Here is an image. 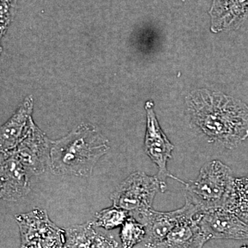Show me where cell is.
Listing matches in <instances>:
<instances>
[{"instance_id":"1","label":"cell","mask_w":248,"mask_h":248,"mask_svg":"<svg viewBox=\"0 0 248 248\" xmlns=\"http://www.w3.org/2000/svg\"><path fill=\"white\" fill-rule=\"evenodd\" d=\"M192 122L212 141L234 149L248 138V106L221 93L196 90L187 98Z\"/></svg>"},{"instance_id":"7","label":"cell","mask_w":248,"mask_h":248,"mask_svg":"<svg viewBox=\"0 0 248 248\" xmlns=\"http://www.w3.org/2000/svg\"><path fill=\"white\" fill-rule=\"evenodd\" d=\"M199 213L200 211L195 205L186 200L182 208L174 211L159 212L151 208L134 217L146 228L143 243L147 248H151L162 242L183 219Z\"/></svg>"},{"instance_id":"17","label":"cell","mask_w":248,"mask_h":248,"mask_svg":"<svg viewBox=\"0 0 248 248\" xmlns=\"http://www.w3.org/2000/svg\"><path fill=\"white\" fill-rule=\"evenodd\" d=\"M130 216L129 212L112 205L96 213L93 223L95 227L110 231L122 227Z\"/></svg>"},{"instance_id":"18","label":"cell","mask_w":248,"mask_h":248,"mask_svg":"<svg viewBox=\"0 0 248 248\" xmlns=\"http://www.w3.org/2000/svg\"><path fill=\"white\" fill-rule=\"evenodd\" d=\"M91 248H119V243L113 235L97 232Z\"/></svg>"},{"instance_id":"20","label":"cell","mask_w":248,"mask_h":248,"mask_svg":"<svg viewBox=\"0 0 248 248\" xmlns=\"http://www.w3.org/2000/svg\"></svg>"},{"instance_id":"5","label":"cell","mask_w":248,"mask_h":248,"mask_svg":"<svg viewBox=\"0 0 248 248\" xmlns=\"http://www.w3.org/2000/svg\"><path fill=\"white\" fill-rule=\"evenodd\" d=\"M21 236V248H63L65 231L49 218L43 209L35 208L16 217Z\"/></svg>"},{"instance_id":"12","label":"cell","mask_w":248,"mask_h":248,"mask_svg":"<svg viewBox=\"0 0 248 248\" xmlns=\"http://www.w3.org/2000/svg\"><path fill=\"white\" fill-rule=\"evenodd\" d=\"M33 100L32 97L27 98L18 108L14 115L1 126L0 134L1 153L13 151L27 135L32 120Z\"/></svg>"},{"instance_id":"9","label":"cell","mask_w":248,"mask_h":248,"mask_svg":"<svg viewBox=\"0 0 248 248\" xmlns=\"http://www.w3.org/2000/svg\"><path fill=\"white\" fill-rule=\"evenodd\" d=\"M50 141L34 122L22 141L11 151L32 175L45 172L50 166Z\"/></svg>"},{"instance_id":"19","label":"cell","mask_w":248,"mask_h":248,"mask_svg":"<svg viewBox=\"0 0 248 248\" xmlns=\"http://www.w3.org/2000/svg\"><path fill=\"white\" fill-rule=\"evenodd\" d=\"M241 248H248V245H245V246H243Z\"/></svg>"},{"instance_id":"6","label":"cell","mask_w":248,"mask_h":248,"mask_svg":"<svg viewBox=\"0 0 248 248\" xmlns=\"http://www.w3.org/2000/svg\"><path fill=\"white\" fill-rule=\"evenodd\" d=\"M147 115V127L145 136V153L158 169L156 177L159 182L160 191L166 192L168 189L167 179L169 177L184 184L178 178L172 175L168 170V161L172 157L174 145L169 141L160 127L159 122L154 111V104L148 101L145 106Z\"/></svg>"},{"instance_id":"3","label":"cell","mask_w":248,"mask_h":248,"mask_svg":"<svg viewBox=\"0 0 248 248\" xmlns=\"http://www.w3.org/2000/svg\"><path fill=\"white\" fill-rule=\"evenodd\" d=\"M234 179L232 171L226 164L218 160L209 161L195 180L184 184L186 200L200 213L223 207Z\"/></svg>"},{"instance_id":"10","label":"cell","mask_w":248,"mask_h":248,"mask_svg":"<svg viewBox=\"0 0 248 248\" xmlns=\"http://www.w3.org/2000/svg\"><path fill=\"white\" fill-rule=\"evenodd\" d=\"M0 159V197L17 202L30 192L32 174L11 152L1 153Z\"/></svg>"},{"instance_id":"16","label":"cell","mask_w":248,"mask_h":248,"mask_svg":"<svg viewBox=\"0 0 248 248\" xmlns=\"http://www.w3.org/2000/svg\"><path fill=\"white\" fill-rule=\"evenodd\" d=\"M146 234L144 226L130 215L121 227L120 238L122 248H133L143 242Z\"/></svg>"},{"instance_id":"13","label":"cell","mask_w":248,"mask_h":248,"mask_svg":"<svg viewBox=\"0 0 248 248\" xmlns=\"http://www.w3.org/2000/svg\"><path fill=\"white\" fill-rule=\"evenodd\" d=\"M208 241L196 215L183 219L162 242L151 248H203Z\"/></svg>"},{"instance_id":"15","label":"cell","mask_w":248,"mask_h":248,"mask_svg":"<svg viewBox=\"0 0 248 248\" xmlns=\"http://www.w3.org/2000/svg\"><path fill=\"white\" fill-rule=\"evenodd\" d=\"M93 221L65 228L64 248H91L97 234Z\"/></svg>"},{"instance_id":"14","label":"cell","mask_w":248,"mask_h":248,"mask_svg":"<svg viewBox=\"0 0 248 248\" xmlns=\"http://www.w3.org/2000/svg\"><path fill=\"white\" fill-rule=\"evenodd\" d=\"M223 207L248 223V176L234 178Z\"/></svg>"},{"instance_id":"11","label":"cell","mask_w":248,"mask_h":248,"mask_svg":"<svg viewBox=\"0 0 248 248\" xmlns=\"http://www.w3.org/2000/svg\"><path fill=\"white\" fill-rule=\"evenodd\" d=\"M211 31L237 30L248 18V0H213L209 11Z\"/></svg>"},{"instance_id":"2","label":"cell","mask_w":248,"mask_h":248,"mask_svg":"<svg viewBox=\"0 0 248 248\" xmlns=\"http://www.w3.org/2000/svg\"><path fill=\"white\" fill-rule=\"evenodd\" d=\"M109 150L108 140L87 124L52 141L50 167L58 175L89 177L94 166Z\"/></svg>"},{"instance_id":"4","label":"cell","mask_w":248,"mask_h":248,"mask_svg":"<svg viewBox=\"0 0 248 248\" xmlns=\"http://www.w3.org/2000/svg\"><path fill=\"white\" fill-rule=\"evenodd\" d=\"M159 190V182L156 176L135 172L117 186L111 194L110 200L113 205L135 217L153 208L155 196Z\"/></svg>"},{"instance_id":"8","label":"cell","mask_w":248,"mask_h":248,"mask_svg":"<svg viewBox=\"0 0 248 248\" xmlns=\"http://www.w3.org/2000/svg\"><path fill=\"white\" fill-rule=\"evenodd\" d=\"M197 218L210 240H248V223L223 207L199 213Z\"/></svg>"}]
</instances>
